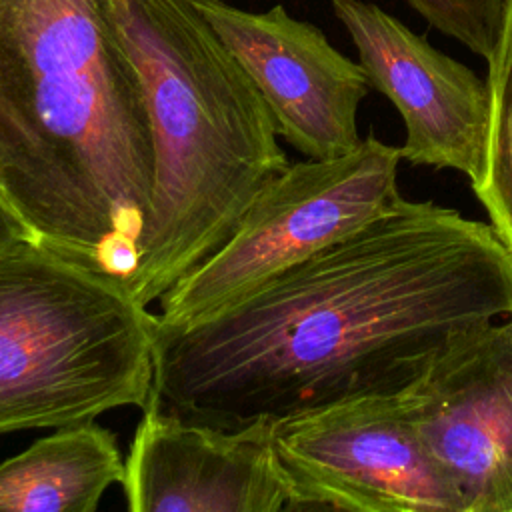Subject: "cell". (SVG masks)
<instances>
[{"label":"cell","instance_id":"obj_1","mask_svg":"<svg viewBox=\"0 0 512 512\" xmlns=\"http://www.w3.org/2000/svg\"><path fill=\"white\" fill-rule=\"evenodd\" d=\"M504 316L512 250L494 228L402 198L196 322L156 320L146 408L226 430L276 424L394 392L454 332Z\"/></svg>","mask_w":512,"mask_h":512},{"label":"cell","instance_id":"obj_2","mask_svg":"<svg viewBox=\"0 0 512 512\" xmlns=\"http://www.w3.org/2000/svg\"><path fill=\"white\" fill-rule=\"evenodd\" d=\"M154 188L114 0H0V194L32 240L130 282Z\"/></svg>","mask_w":512,"mask_h":512},{"label":"cell","instance_id":"obj_3","mask_svg":"<svg viewBox=\"0 0 512 512\" xmlns=\"http://www.w3.org/2000/svg\"><path fill=\"white\" fill-rule=\"evenodd\" d=\"M154 140V188L130 282L148 306L216 252L288 166L254 82L194 0H114Z\"/></svg>","mask_w":512,"mask_h":512},{"label":"cell","instance_id":"obj_4","mask_svg":"<svg viewBox=\"0 0 512 512\" xmlns=\"http://www.w3.org/2000/svg\"><path fill=\"white\" fill-rule=\"evenodd\" d=\"M156 314L128 286L36 240L0 252V436L144 410Z\"/></svg>","mask_w":512,"mask_h":512},{"label":"cell","instance_id":"obj_5","mask_svg":"<svg viewBox=\"0 0 512 512\" xmlns=\"http://www.w3.org/2000/svg\"><path fill=\"white\" fill-rule=\"evenodd\" d=\"M400 160V146L368 134L340 156L288 162L232 236L158 300V326L196 322L392 210Z\"/></svg>","mask_w":512,"mask_h":512},{"label":"cell","instance_id":"obj_6","mask_svg":"<svg viewBox=\"0 0 512 512\" xmlns=\"http://www.w3.org/2000/svg\"><path fill=\"white\" fill-rule=\"evenodd\" d=\"M290 510L466 512L396 392L346 396L272 424Z\"/></svg>","mask_w":512,"mask_h":512},{"label":"cell","instance_id":"obj_7","mask_svg":"<svg viewBox=\"0 0 512 512\" xmlns=\"http://www.w3.org/2000/svg\"><path fill=\"white\" fill-rule=\"evenodd\" d=\"M394 392L466 512H512V316L454 332Z\"/></svg>","mask_w":512,"mask_h":512},{"label":"cell","instance_id":"obj_8","mask_svg":"<svg viewBox=\"0 0 512 512\" xmlns=\"http://www.w3.org/2000/svg\"><path fill=\"white\" fill-rule=\"evenodd\" d=\"M332 6L370 88L382 92L404 120L402 160L452 168L476 184L486 162L488 82L372 2L332 0Z\"/></svg>","mask_w":512,"mask_h":512},{"label":"cell","instance_id":"obj_9","mask_svg":"<svg viewBox=\"0 0 512 512\" xmlns=\"http://www.w3.org/2000/svg\"><path fill=\"white\" fill-rule=\"evenodd\" d=\"M242 64L274 116L278 134L306 158L360 144L358 108L370 90L360 62L282 6L254 14L222 0H194Z\"/></svg>","mask_w":512,"mask_h":512},{"label":"cell","instance_id":"obj_10","mask_svg":"<svg viewBox=\"0 0 512 512\" xmlns=\"http://www.w3.org/2000/svg\"><path fill=\"white\" fill-rule=\"evenodd\" d=\"M132 512H280L292 488L268 422L226 430L142 410L124 458Z\"/></svg>","mask_w":512,"mask_h":512},{"label":"cell","instance_id":"obj_11","mask_svg":"<svg viewBox=\"0 0 512 512\" xmlns=\"http://www.w3.org/2000/svg\"><path fill=\"white\" fill-rule=\"evenodd\" d=\"M116 436L94 420L56 428L0 462V512H94L122 484Z\"/></svg>","mask_w":512,"mask_h":512},{"label":"cell","instance_id":"obj_12","mask_svg":"<svg viewBox=\"0 0 512 512\" xmlns=\"http://www.w3.org/2000/svg\"><path fill=\"white\" fill-rule=\"evenodd\" d=\"M490 118L484 172L472 190L488 212L490 226L512 250V0L500 42L488 60Z\"/></svg>","mask_w":512,"mask_h":512},{"label":"cell","instance_id":"obj_13","mask_svg":"<svg viewBox=\"0 0 512 512\" xmlns=\"http://www.w3.org/2000/svg\"><path fill=\"white\" fill-rule=\"evenodd\" d=\"M428 24L486 62L492 58L510 0H406Z\"/></svg>","mask_w":512,"mask_h":512},{"label":"cell","instance_id":"obj_14","mask_svg":"<svg viewBox=\"0 0 512 512\" xmlns=\"http://www.w3.org/2000/svg\"><path fill=\"white\" fill-rule=\"evenodd\" d=\"M26 238L32 240L30 232L26 230V226L20 222V218L14 214V210L8 206V202L0 194V252H4L6 248Z\"/></svg>","mask_w":512,"mask_h":512}]
</instances>
